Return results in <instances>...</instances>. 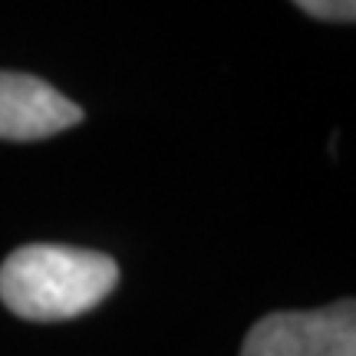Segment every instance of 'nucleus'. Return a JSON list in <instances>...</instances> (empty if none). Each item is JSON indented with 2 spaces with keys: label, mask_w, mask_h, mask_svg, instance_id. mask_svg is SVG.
<instances>
[{
  "label": "nucleus",
  "mask_w": 356,
  "mask_h": 356,
  "mask_svg": "<svg viewBox=\"0 0 356 356\" xmlns=\"http://www.w3.org/2000/svg\"><path fill=\"white\" fill-rule=\"evenodd\" d=\"M115 280L119 267L99 251L26 244L0 264V300L24 320H73L102 304Z\"/></svg>",
  "instance_id": "1"
},
{
  "label": "nucleus",
  "mask_w": 356,
  "mask_h": 356,
  "mask_svg": "<svg viewBox=\"0 0 356 356\" xmlns=\"http://www.w3.org/2000/svg\"><path fill=\"white\" fill-rule=\"evenodd\" d=\"M241 356H356V304L267 314L251 327Z\"/></svg>",
  "instance_id": "2"
},
{
  "label": "nucleus",
  "mask_w": 356,
  "mask_h": 356,
  "mask_svg": "<svg viewBox=\"0 0 356 356\" xmlns=\"http://www.w3.org/2000/svg\"><path fill=\"white\" fill-rule=\"evenodd\" d=\"M76 122H83V109L60 89L26 73L0 70V139H50Z\"/></svg>",
  "instance_id": "3"
},
{
  "label": "nucleus",
  "mask_w": 356,
  "mask_h": 356,
  "mask_svg": "<svg viewBox=\"0 0 356 356\" xmlns=\"http://www.w3.org/2000/svg\"><path fill=\"white\" fill-rule=\"evenodd\" d=\"M297 7L317 20H333V24H350L356 17V0H293Z\"/></svg>",
  "instance_id": "4"
}]
</instances>
